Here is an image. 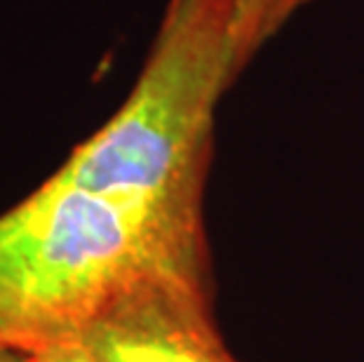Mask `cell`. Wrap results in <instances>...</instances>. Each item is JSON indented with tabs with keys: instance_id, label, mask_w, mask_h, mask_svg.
Here are the masks:
<instances>
[{
	"instance_id": "6da1fadb",
	"label": "cell",
	"mask_w": 364,
	"mask_h": 362,
	"mask_svg": "<svg viewBox=\"0 0 364 362\" xmlns=\"http://www.w3.org/2000/svg\"><path fill=\"white\" fill-rule=\"evenodd\" d=\"M212 278L205 217L50 174L0 214V351L80 341L153 273Z\"/></svg>"
},
{
	"instance_id": "7a4b0ae2",
	"label": "cell",
	"mask_w": 364,
	"mask_h": 362,
	"mask_svg": "<svg viewBox=\"0 0 364 362\" xmlns=\"http://www.w3.org/2000/svg\"><path fill=\"white\" fill-rule=\"evenodd\" d=\"M233 14L235 0H167L125 102L52 174L205 217L216 109L235 82Z\"/></svg>"
},
{
	"instance_id": "3957f363",
	"label": "cell",
	"mask_w": 364,
	"mask_h": 362,
	"mask_svg": "<svg viewBox=\"0 0 364 362\" xmlns=\"http://www.w3.org/2000/svg\"><path fill=\"white\" fill-rule=\"evenodd\" d=\"M80 341L102 362H240L214 318V280L153 273L125 289Z\"/></svg>"
},
{
	"instance_id": "277c9868",
	"label": "cell",
	"mask_w": 364,
	"mask_h": 362,
	"mask_svg": "<svg viewBox=\"0 0 364 362\" xmlns=\"http://www.w3.org/2000/svg\"><path fill=\"white\" fill-rule=\"evenodd\" d=\"M315 0H235L230 64L235 80L259 52Z\"/></svg>"
},
{
	"instance_id": "5b68a950",
	"label": "cell",
	"mask_w": 364,
	"mask_h": 362,
	"mask_svg": "<svg viewBox=\"0 0 364 362\" xmlns=\"http://www.w3.org/2000/svg\"><path fill=\"white\" fill-rule=\"evenodd\" d=\"M21 362H102V360L82 341H68V344L50 346V348L21 353Z\"/></svg>"
},
{
	"instance_id": "8992f818",
	"label": "cell",
	"mask_w": 364,
	"mask_h": 362,
	"mask_svg": "<svg viewBox=\"0 0 364 362\" xmlns=\"http://www.w3.org/2000/svg\"><path fill=\"white\" fill-rule=\"evenodd\" d=\"M0 362H21L19 351H0Z\"/></svg>"
}]
</instances>
